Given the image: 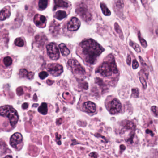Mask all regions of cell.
<instances>
[{
    "label": "cell",
    "mask_w": 158,
    "mask_h": 158,
    "mask_svg": "<svg viewBox=\"0 0 158 158\" xmlns=\"http://www.w3.org/2000/svg\"><path fill=\"white\" fill-rule=\"evenodd\" d=\"M156 33H157V34L158 35V29L157 30Z\"/></svg>",
    "instance_id": "obj_41"
},
{
    "label": "cell",
    "mask_w": 158,
    "mask_h": 158,
    "mask_svg": "<svg viewBox=\"0 0 158 158\" xmlns=\"http://www.w3.org/2000/svg\"><path fill=\"white\" fill-rule=\"evenodd\" d=\"M101 9H102V12L103 14L106 16H109L111 15V12L110 10L107 7L106 5L104 3H101L100 4Z\"/></svg>",
    "instance_id": "obj_20"
},
{
    "label": "cell",
    "mask_w": 158,
    "mask_h": 158,
    "mask_svg": "<svg viewBox=\"0 0 158 158\" xmlns=\"http://www.w3.org/2000/svg\"><path fill=\"white\" fill-rule=\"evenodd\" d=\"M48 0H40L39 2V8L40 10H43L48 5Z\"/></svg>",
    "instance_id": "obj_21"
},
{
    "label": "cell",
    "mask_w": 158,
    "mask_h": 158,
    "mask_svg": "<svg viewBox=\"0 0 158 158\" xmlns=\"http://www.w3.org/2000/svg\"><path fill=\"white\" fill-rule=\"evenodd\" d=\"M46 51L49 57L53 60H58L60 57L59 50L54 43H49L46 46Z\"/></svg>",
    "instance_id": "obj_5"
},
{
    "label": "cell",
    "mask_w": 158,
    "mask_h": 158,
    "mask_svg": "<svg viewBox=\"0 0 158 158\" xmlns=\"http://www.w3.org/2000/svg\"><path fill=\"white\" fill-rule=\"evenodd\" d=\"M55 16L58 20H62L67 16V14L65 11L60 10L56 13Z\"/></svg>",
    "instance_id": "obj_19"
},
{
    "label": "cell",
    "mask_w": 158,
    "mask_h": 158,
    "mask_svg": "<svg viewBox=\"0 0 158 158\" xmlns=\"http://www.w3.org/2000/svg\"><path fill=\"white\" fill-rule=\"evenodd\" d=\"M120 149H121V151H123V150H125V146L123 145H121Z\"/></svg>",
    "instance_id": "obj_38"
},
{
    "label": "cell",
    "mask_w": 158,
    "mask_h": 158,
    "mask_svg": "<svg viewBox=\"0 0 158 158\" xmlns=\"http://www.w3.org/2000/svg\"><path fill=\"white\" fill-rule=\"evenodd\" d=\"M10 14H11V11L9 6H6L5 8H3L1 12V16H0L1 20L2 21L8 18L10 16Z\"/></svg>",
    "instance_id": "obj_15"
},
{
    "label": "cell",
    "mask_w": 158,
    "mask_h": 158,
    "mask_svg": "<svg viewBox=\"0 0 158 158\" xmlns=\"http://www.w3.org/2000/svg\"><path fill=\"white\" fill-rule=\"evenodd\" d=\"M83 109L85 112L88 113H94L96 110V105L93 102L87 101L83 103Z\"/></svg>",
    "instance_id": "obj_11"
},
{
    "label": "cell",
    "mask_w": 158,
    "mask_h": 158,
    "mask_svg": "<svg viewBox=\"0 0 158 158\" xmlns=\"http://www.w3.org/2000/svg\"><path fill=\"white\" fill-rule=\"evenodd\" d=\"M117 7L118 8H123L124 6V2L123 0H119L117 3Z\"/></svg>",
    "instance_id": "obj_31"
},
{
    "label": "cell",
    "mask_w": 158,
    "mask_h": 158,
    "mask_svg": "<svg viewBox=\"0 0 158 158\" xmlns=\"http://www.w3.org/2000/svg\"><path fill=\"white\" fill-rule=\"evenodd\" d=\"M38 111L42 115H46L48 112L47 104L45 103H43L38 108Z\"/></svg>",
    "instance_id": "obj_18"
},
{
    "label": "cell",
    "mask_w": 158,
    "mask_h": 158,
    "mask_svg": "<svg viewBox=\"0 0 158 158\" xmlns=\"http://www.w3.org/2000/svg\"><path fill=\"white\" fill-rule=\"evenodd\" d=\"M146 133L147 134H150V135H151V136H154V133H153V132H152V131H150V130H147Z\"/></svg>",
    "instance_id": "obj_37"
},
{
    "label": "cell",
    "mask_w": 158,
    "mask_h": 158,
    "mask_svg": "<svg viewBox=\"0 0 158 158\" xmlns=\"http://www.w3.org/2000/svg\"><path fill=\"white\" fill-rule=\"evenodd\" d=\"M139 59H140V62H141L142 65H143V66L147 67L146 64L145 62L144 61L143 59L141 57V56H139Z\"/></svg>",
    "instance_id": "obj_35"
},
{
    "label": "cell",
    "mask_w": 158,
    "mask_h": 158,
    "mask_svg": "<svg viewBox=\"0 0 158 158\" xmlns=\"http://www.w3.org/2000/svg\"><path fill=\"white\" fill-rule=\"evenodd\" d=\"M0 115L1 117L7 118L12 127H15L19 120V115L17 111L11 106H3L0 108Z\"/></svg>",
    "instance_id": "obj_2"
},
{
    "label": "cell",
    "mask_w": 158,
    "mask_h": 158,
    "mask_svg": "<svg viewBox=\"0 0 158 158\" xmlns=\"http://www.w3.org/2000/svg\"><path fill=\"white\" fill-rule=\"evenodd\" d=\"M139 90L138 88H134L132 90V96L133 97L138 98L139 96Z\"/></svg>",
    "instance_id": "obj_27"
},
{
    "label": "cell",
    "mask_w": 158,
    "mask_h": 158,
    "mask_svg": "<svg viewBox=\"0 0 158 158\" xmlns=\"http://www.w3.org/2000/svg\"><path fill=\"white\" fill-rule=\"evenodd\" d=\"M104 49L92 39L84 40L80 43L77 50L78 55L88 65L94 64Z\"/></svg>",
    "instance_id": "obj_1"
},
{
    "label": "cell",
    "mask_w": 158,
    "mask_h": 158,
    "mask_svg": "<svg viewBox=\"0 0 158 158\" xmlns=\"http://www.w3.org/2000/svg\"><path fill=\"white\" fill-rule=\"evenodd\" d=\"M68 65L74 75L83 76L85 74V70L84 68L76 59H70L68 62Z\"/></svg>",
    "instance_id": "obj_4"
},
{
    "label": "cell",
    "mask_w": 158,
    "mask_h": 158,
    "mask_svg": "<svg viewBox=\"0 0 158 158\" xmlns=\"http://www.w3.org/2000/svg\"><path fill=\"white\" fill-rule=\"evenodd\" d=\"M76 12L85 21H90L92 19V15L84 4L80 5L77 7Z\"/></svg>",
    "instance_id": "obj_6"
},
{
    "label": "cell",
    "mask_w": 158,
    "mask_h": 158,
    "mask_svg": "<svg viewBox=\"0 0 158 158\" xmlns=\"http://www.w3.org/2000/svg\"><path fill=\"white\" fill-rule=\"evenodd\" d=\"M15 44L18 47H23L24 45V42L21 38H17L15 41Z\"/></svg>",
    "instance_id": "obj_23"
},
{
    "label": "cell",
    "mask_w": 158,
    "mask_h": 158,
    "mask_svg": "<svg viewBox=\"0 0 158 158\" xmlns=\"http://www.w3.org/2000/svg\"><path fill=\"white\" fill-rule=\"evenodd\" d=\"M151 110L156 117H158V108L156 106H153L151 107Z\"/></svg>",
    "instance_id": "obj_30"
},
{
    "label": "cell",
    "mask_w": 158,
    "mask_h": 158,
    "mask_svg": "<svg viewBox=\"0 0 158 158\" xmlns=\"http://www.w3.org/2000/svg\"><path fill=\"white\" fill-rule=\"evenodd\" d=\"M34 73L33 72H28L25 69H21L19 72V76L22 77H27L28 78L31 79L33 77Z\"/></svg>",
    "instance_id": "obj_16"
},
{
    "label": "cell",
    "mask_w": 158,
    "mask_h": 158,
    "mask_svg": "<svg viewBox=\"0 0 158 158\" xmlns=\"http://www.w3.org/2000/svg\"><path fill=\"white\" fill-rule=\"evenodd\" d=\"M138 38H139V40H140L142 45L144 48H146L147 45V44L146 41L144 40L143 38H142L140 32H139V33H138Z\"/></svg>",
    "instance_id": "obj_26"
},
{
    "label": "cell",
    "mask_w": 158,
    "mask_h": 158,
    "mask_svg": "<svg viewBox=\"0 0 158 158\" xmlns=\"http://www.w3.org/2000/svg\"><path fill=\"white\" fill-rule=\"evenodd\" d=\"M130 45L134 49V50L136 51L137 52H141V48L139 45L135 43L132 41H130Z\"/></svg>",
    "instance_id": "obj_24"
},
{
    "label": "cell",
    "mask_w": 158,
    "mask_h": 158,
    "mask_svg": "<svg viewBox=\"0 0 158 158\" xmlns=\"http://www.w3.org/2000/svg\"><path fill=\"white\" fill-rule=\"evenodd\" d=\"M61 135H60L58 134L57 133L56 134V142L58 144L61 145Z\"/></svg>",
    "instance_id": "obj_32"
},
{
    "label": "cell",
    "mask_w": 158,
    "mask_h": 158,
    "mask_svg": "<svg viewBox=\"0 0 158 158\" xmlns=\"http://www.w3.org/2000/svg\"><path fill=\"white\" fill-rule=\"evenodd\" d=\"M127 63L129 65H130L131 63V57L130 55H128V57H127Z\"/></svg>",
    "instance_id": "obj_36"
},
{
    "label": "cell",
    "mask_w": 158,
    "mask_h": 158,
    "mask_svg": "<svg viewBox=\"0 0 158 158\" xmlns=\"http://www.w3.org/2000/svg\"><path fill=\"white\" fill-rule=\"evenodd\" d=\"M132 67L134 69H136L138 68V67H139V64H138L137 60H133V61Z\"/></svg>",
    "instance_id": "obj_33"
},
{
    "label": "cell",
    "mask_w": 158,
    "mask_h": 158,
    "mask_svg": "<svg viewBox=\"0 0 158 158\" xmlns=\"http://www.w3.org/2000/svg\"><path fill=\"white\" fill-rule=\"evenodd\" d=\"M81 22L76 17H73L67 24V28L70 31H77L80 27Z\"/></svg>",
    "instance_id": "obj_10"
},
{
    "label": "cell",
    "mask_w": 158,
    "mask_h": 158,
    "mask_svg": "<svg viewBox=\"0 0 158 158\" xmlns=\"http://www.w3.org/2000/svg\"><path fill=\"white\" fill-rule=\"evenodd\" d=\"M140 80L142 85H143V87L144 89H145L147 87V83L145 79L143 77H141L140 78Z\"/></svg>",
    "instance_id": "obj_29"
},
{
    "label": "cell",
    "mask_w": 158,
    "mask_h": 158,
    "mask_svg": "<svg viewBox=\"0 0 158 158\" xmlns=\"http://www.w3.org/2000/svg\"><path fill=\"white\" fill-rule=\"evenodd\" d=\"M96 72L105 77H109L113 73H117V69L114 58L102 63L97 68Z\"/></svg>",
    "instance_id": "obj_3"
},
{
    "label": "cell",
    "mask_w": 158,
    "mask_h": 158,
    "mask_svg": "<svg viewBox=\"0 0 158 158\" xmlns=\"http://www.w3.org/2000/svg\"><path fill=\"white\" fill-rule=\"evenodd\" d=\"M46 69L51 75L54 77L60 76L63 72V66L58 64H48L46 66Z\"/></svg>",
    "instance_id": "obj_7"
},
{
    "label": "cell",
    "mask_w": 158,
    "mask_h": 158,
    "mask_svg": "<svg viewBox=\"0 0 158 158\" xmlns=\"http://www.w3.org/2000/svg\"><path fill=\"white\" fill-rule=\"evenodd\" d=\"M54 10H56L58 7L67 8L69 6L68 2L66 0H54Z\"/></svg>",
    "instance_id": "obj_14"
},
{
    "label": "cell",
    "mask_w": 158,
    "mask_h": 158,
    "mask_svg": "<svg viewBox=\"0 0 158 158\" xmlns=\"http://www.w3.org/2000/svg\"><path fill=\"white\" fill-rule=\"evenodd\" d=\"M3 158H12V157L11 156H6L5 157H4Z\"/></svg>",
    "instance_id": "obj_40"
},
{
    "label": "cell",
    "mask_w": 158,
    "mask_h": 158,
    "mask_svg": "<svg viewBox=\"0 0 158 158\" xmlns=\"http://www.w3.org/2000/svg\"><path fill=\"white\" fill-rule=\"evenodd\" d=\"M115 29H116V31L119 34L120 37L122 39H123V34H122V31L120 27L119 26L118 24L117 23H115Z\"/></svg>",
    "instance_id": "obj_25"
},
{
    "label": "cell",
    "mask_w": 158,
    "mask_h": 158,
    "mask_svg": "<svg viewBox=\"0 0 158 158\" xmlns=\"http://www.w3.org/2000/svg\"><path fill=\"white\" fill-rule=\"evenodd\" d=\"M141 1L144 6H145V4H146L147 2V0H141Z\"/></svg>",
    "instance_id": "obj_39"
},
{
    "label": "cell",
    "mask_w": 158,
    "mask_h": 158,
    "mask_svg": "<svg viewBox=\"0 0 158 158\" xmlns=\"http://www.w3.org/2000/svg\"><path fill=\"white\" fill-rule=\"evenodd\" d=\"M59 48L61 53L63 56H67L70 54V51L64 44H60L59 45Z\"/></svg>",
    "instance_id": "obj_17"
},
{
    "label": "cell",
    "mask_w": 158,
    "mask_h": 158,
    "mask_svg": "<svg viewBox=\"0 0 158 158\" xmlns=\"http://www.w3.org/2000/svg\"><path fill=\"white\" fill-rule=\"evenodd\" d=\"M34 22L37 27L43 28L46 26V19L44 16L37 14L34 17Z\"/></svg>",
    "instance_id": "obj_12"
},
{
    "label": "cell",
    "mask_w": 158,
    "mask_h": 158,
    "mask_svg": "<svg viewBox=\"0 0 158 158\" xmlns=\"http://www.w3.org/2000/svg\"><path fill=\"white\" fill-rule=\"evenodd\" d=\"M108 109L111 114H116L121 110L122 105L119 100L117 99L112 100L108 105Z\"/></svg>",
    "instance_id": "obj_8"
},
{
    "label": "cell",
    "mask_w": 158,
    "mask_h": 158,
    "mask_svg": "<svg viewBox=\"0 0 158 158\" xmlns=\"http://www.w3.org/2000/svg\"><path fill=\"white\" fill-rule=\"evenodd\" d=\"M39 76L40 79H41V80H43V79H45V78L48 77V73L45 72V71H42V72H40L39 73Z\"/></svg>",
    "instance_id": "obj_28"
},
{
    "label": "cell",
    "mask_w": 158,
    "mask_h": 158,
    "mask_svg": "<svg viewBox=\"0 0 158 158\" xmlns=\"http://www.w3.org/2000/svg\"><path fill=\"white\" fill-rule=\"evenodd\" d=\"M23 142V136L19 133H15L11 136L10 139V144L12 147L15 148H17V146Z\"/></svg>",
    "instance_id": "obj_9"
},
{
    "label": "cell",
    "mask_w": 158,
    "mask_h": 158,
    "mask_svg": "<svg viewBox=\"0 0 158 158\" xmlns=\"http://www.w3.org/2000/svg\"><path fill=\"white\" fill-rule=\"evenodd\" d=\"M135 128V126L133 123L129 121L125 124L124 130V131H128V130H134Z\"/></svg>",
    "instance_id": "obj_22"
},
{
    "label": "cell",
    "mask_w": 158,
    "mask_h": 158,
    "mask_svg": "<svg viewBox=\"0 0 158 158\" xmlns=\"http://www.w3.org/2000/svg\"><path fill=\"white\" fill-rule=\"evenodd\" d=\"M92 158H98V154L96 152H92L89 155Z\"/></svg>",
    "instance_id": "obj_34"
},
{
    "label": "cell",
    "mask_w": 158,
    "mask_h": 158,
    "mask_svg": "<svg viewBox=\"0 0 158 158\" xmlns=\"http://www.w3.org/2000/svg\"><path fill=\"white\" fill-rule=\"evenodd\" d=\"M13 64V58L9 56H4L1 59V66H4L5 69L11 68Z\"/></svg>",
    "instance_id": "obj_13"
}]
</instances>
